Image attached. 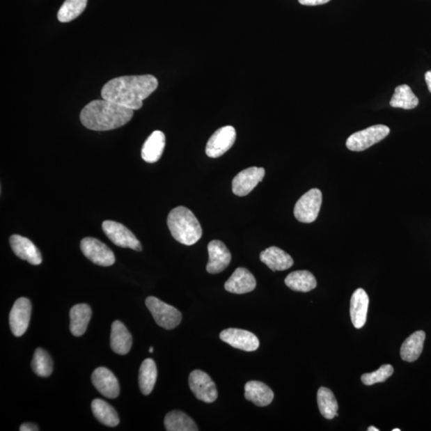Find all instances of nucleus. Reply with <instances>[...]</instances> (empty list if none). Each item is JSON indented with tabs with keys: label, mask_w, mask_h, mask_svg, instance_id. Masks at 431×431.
Returning a JSON list of instances; mask_svg holds the SVG:
<instances>
[{
	"label": "nucleus",
	"mask_w": 431,
	"mask_h": 431,
	"mask_svg": "<svg viewBox=\"0 0 431 431\" xmlns=\"http://www.w3.org/2000/svg\"><path fill=\"white\" fill-rule=\"evenodd\" d=\"M210 259L206 270L211 274H217L230 264L232 256L226 244L220 241H212L208 245Z\"/></svg>",
	"instance_id": "obj_15"
},
{
	"label": "nucleus",
	"mask_w": 431,
	"mask_h": 431,
	"mask_svg": "<svg viewBox=\"0 0 431 431\" xmlns=\"http://www.w3.org/2000/svg\"><path fill=\"white\" fill-rule=\"evenodd\" d=\"M92 383L98 392L108 399L119 395L120 387L116 376L106 368H98L92 374Z\"/></svg>",
	"instance_id": "obj_14"
},
{
	"label": "nucleus",
	"mask_w": 431,
	"mask_h": 431,
	"mask_svg": "<svg viewBox=\"0 0 431 431\" xmlns=\"http://www.w3.org/2000/svg\"><path fill=\"white\" fill-rule=\"evenodd\" d=\"M80 247L86 258L97 265L109 267L116 262L112 250L100 240L86 237L81 240Z\"/></svg>",
	"instance_id": "obj_8"
},
{
	"label": "nucleus",
	"mask_w": 431,
	"mask_h": 431,
	"mask_svg": "<svg viewBox=\"0 0 431 431\" xmlns=\"http://www.w3.org/2000/svg\"><path fill=\"white\" fill-rule=\"evenodd\" d=\"M244 397L258 407L269 406L274 399V393L269 386L259 381H249L244 386Z\"/></svg>",
	"instance_id": "obj_19"
},
{
	"label": "nucleus",
	"mask_w": 431,
	"mask_h": 431,
	"mask_svg": "<svg viewBox=\"0 0 431 431\" xmlns=\"http://www.w3.org/2000/svg\"><path fill=\"white\" fill-rule=\"evenodd\" d=\"M92 412L102 424L114 428L119 424L118 414L114 408L104 400L96 399L91 403Z\"/></svg>",
	"instance_id": "obj_26"
},
{
	"label": "nucleus",
	"mask_w": 431,
	"mask_h": 431,
	"mask_svg": "<svg viewBox=\"0 0 431 431\" xmlns=\"http://www.w3.org/2000/svg\"><path fill=\"white\" fill-rule=\"evenodd\" d=\"M425 83H427L428 84V90L431 93V70H429V72L425 73Z\"/></svg>",
	"instance_id": "obj_36"
},
{
	"label": "nucleus",
	"mask_w": 431,
	"mask_h": 431,
	"mask_svg": "<svg viewBox=\"0 0 431 431\" xmlns=\"http://www.w3.org/2000/svg\"><path fill=\"white\" fill-rule=\"evenodd\" d=\"M19 430L21 431H37L39 430V428L36 424L31 423H26L20 425Z\"/></svg>",
	"instance_id": "obj_35"
},
{
	"label": "nucleus",
	"mask_w": 431,
	"mask_h": 431,
	"mask_svg": "<svg viewBox=\"0 0 431 431\" xmlns=\"http://www.w3.org/2000/svg\"><path fill=\"white\" fill-rule=\"evenodd\" d=\"M149 352H150V353H152V352H154V347H150V349H149Z\"/></svg>",
	"instance_id": "obj_38"
},
{
	"label": "nucleus",
	"mask_w": 431,
	"mask_h": 431,
	"mask_svg": "<svg viewBox=\"0 0 431 431\" xmlns=\"http://www.w3.org/2000/svg\"><path fill=\"white\" fill-rule=\"evenodd\" d=\"M394 373V368L391 364L382 365V366L372 373L363 374L361 380L363 384L367 386L374 385L378 383H384Z\"/></svg>",
	"instance_id": "obj_33"
},
{
	"label": "nucleus",
	"mask_w": 431,
	"mask_h": 431,
	"mask_svg": "<svg viewBox=\"0 0 431 431\" xmlns=\"http://www.w3.org/2000/svg\"><path fill=\"white\" fill-rule=\"evenodd\" d=\"M87 0H65L58 13V19L61 23H68L84 13Z\"/></svg>",
	"instance_id": "obj_31"
},
{
	"label": "nucleus",
	"mask_w": 431,
	"mask_h": 431,
	"mask_svg": "<svg viewBox=\"0 0 431 431\" xmlns=\"http://www.w3.org/2000/svg\"><path fill=\"white\" fill-rule=\"evenodd\" d=\"M368 430V431H379V430L378 428H375V427H369Z\"/></svg>",
	"instance_id": "obj_37"
},
{
	"label": "nucleus",
	"mask_w": 431,
	"mask_h": 431,
	"mask_svg": "<svg viewBox=\"0 0 431 431\" xmlns=\"http://www.w3.org/2000/svg\"><path fill=\"white\" fill-rule=\"evenodd\" d=\"M158 86V81L151 75L123 76L108 81L102 89L103 100L130 110L137 111L143 102Z\"/></svg>",
	"instance_id": "obj_1"
},
{
	"label": "nucleus",
	"mask_w": 431,
	"mask_h": 431,
	"mask_svg": "<svg viewBox=\"0 0 431 431\" xmlns=\"http://www.w3.org/2000/svg\"><path fill=\"white\" fill-rule=\"evenodd\" d=\"M330 0H299V3L305 5V6H318L329 3Z\"/></svg>",
	"instance_id": "obj_34"
},
{
	"label": "nucleus",
	"mask_w": 431,
	"mask_h": 431,
	"mask_svg": "<svg viewBox=\"0 0 431 431\" xmlns=\"http://www.w3.org/2000/svg\"><path fill=\"white\" fill-rule=\"evenodd\" d=\"M102 230L107 237L118 247L131 249L138 252L143 250L137 237L123 224L106 221L102 223Z\"/></svg>",
	"instance_id": "obj_7"
},
{
	"label": "nucleus",
	"mask_w": 431,
	"mask_h": 431,
	"mask_svg": "<svg viewBox=\"0 0 431 431\" xmlns=\"http://www.w3.org/2000/svg\"><path fill=\"white\" fill-rule=\"evenodd\" d=\"M221 340L234 348L244 352L258 350L260 341L252 332L238 329H228L220 334Z\"/></svg>",
	"instance_id": "obj_13"
},
{
	"label": "nucleus",
	"mask_w": 431,
	"mask_h": 431,
	"mask_svg": "<svg viewBox=\"0 0 431 431\" xmlns=\"http://www.w3.org/2000/svg\"><path fill=\"white\" fill-rule=\"evenodd\" d=\"M369 297L363 288L354 291L350 304V315L352 324L356 329H361L366 324Z\"/></svg>",
	"instance_id": "obj_17"
},
{
	"label": "nucleus",
	"mask_w": 431,
	"mask_h": 431,
	"mask_svg": "<svg viewBox=\"0 0 431 431\" xmlns=\"http://www.w3.org/2000/svg\"><path fill=\"white\" fill-rule=\"evenodd\" d=\"M10 244L14 253L20 259L26 260L32 265H39L42 263L40 250L29 238L15 234L10 237Z\"/></svg>",
	"instance_id": "obj_16"
},
{
	"label": "nucleus",
	"mask_w": 431,
	"mask_h": 431,
	"mask_svg": "<svg viewBox=\"0 0 431 431\" xmlns=\"http://www.w3.org/2000/svg\"><path fill=\"white\" fill-rule=\"evenodd\" d=\"M167 224L172 236L185 245H193L203 237L198 218L187 207L179 206L169 214Z\"/></svg>",
	"instance_id": "obj_3"
},
{
	"label": "nucleus",
	"mask_w": 431,
	"mask_h": 431,
	"mask_svg": "<svg viewBox=\"0 0 431 431\" xmlns=\"http://www.w3.org/2000/svg\"><path fill=\"white\" fill-rule=\"evenodd\" d=\"M318 402L320 412L325 418L332 419L338 414V405L336 397L330 389L320 387L318 392Z\"/></svg>",
	"instance_id": "obj_29"
},
{
	"label": "nucleus",
	"mask_w": 431,
	"mask_h": 431,
	"mask_svg": "<svg viewBox=\"0 0 431 431\" xmlns=\"http://www.w3.org/2000/svg\"><path fill=\"white\" fill-rule=\"evenodd\" d=\"M111 347L118 354H127L132 347V336L121 321H114L111 327Z\"/></svg>",
	"instance_id": "obj_22"
},
{
	"label": "nucleus",
	"mask_w": 431,
	"mask_h": 431,
	"mask_svg": "<svg viewBox=\"0 0 431 431\" xmlns=\"http://www.w3.org/2000/svg\"><path fill=\"white\" fill-rule=\"evenodd\" d=\"M166 146V136L160 130L152 132L141 149V157L148 163L159 161Z\"/></svg>",
	"instance_id": "obj_21"
},
{
	"label": "nucleus",
	"mask_w": 431,
	"mask_h": 431,
	"mask_svg": "<svg viewBox=\"0 0 431 431\" xmlns=\"http://www.w3.org/2000/svg\"><path fill=\"white\" fill-rule=\"evenodd\" d=\"M168 431H198L194 420L182 412L173 411L166 414L164 421Z\"/></svg>",
	"instance_id": "obj_28"
},
{
	"label": "nucleus",
	"mask_w": 431,
	"mask_h": 431,
	"mask_svg": "<svg viewBox=\"0 0 431 431\" xmlns=\"http://www.w3.org/2000/svg\"><path fill=\"white\" fill-rule=\"evenodd\" d=\"M285 285L292 290L308 292L318 285L315 277L308 271H296L291 272L285 281Z\"/></svg>",
	"instance_id": "obj_25"
},
{
	"label": "nucleus",
	"mask_w": 431,
	"mask_h": 431,
	"mask_svg": "<svg viewBox=\"0 0 431 431\" xmlns=\"http://www.w3.org/2000/svg\"><path fill=\"white\" fill-rule=\"evenodd\" d=\"M31 367L33 372L41 377H48L53 372L52 359L45 349L37 348L33 356Z\"/></svg>",
	"instance_id": "obj_32"
},
{
	"label": "nucleus",
	"mask_w": 431,
	"mask_h": 431,
	"mask_svg": "<svg viewBox=\"0 0 431 431\" xmlns=\"http://www.w3.org/2000/svg\"><path fill=\"white\" fill-rule=\"evenodd\" d=\"M236 138V130L231 125H226L217 130L207 143L205 149L207 156L217 158L226 154L235 143Z\"/></svg>",
	"instance_id": "obj_10"
},
{
	"label": "nucleus",
	"mask_w": 431,
	"mask_h": 431,
	"mask_svg": "<svg viewBox=\"0 0 431 431\" xmlns=\"http://www.w3.org/2000/svg\"><path fill=\"white\" fill-rule=\"evenodd\" d=\"M265 175V169L260 167H250L240 172L233 180V194L239 196L248 195L263 181Z\"/></svg>",
	"instance_id": "obj_12"
},
{
	"label": "nucleus",
	"mask_w": 431,
	"mask_h": 431,
	"mask_svg": "<svg viewBox=\"0 0 431 431\" xmlns=\"http://www.w3.org/2000/svg\"><path fill=\"white\" fill-rule=\"evenodd\" d=\"M322 204V193L318 189H310L295 205L294 215L299 222L312 223L318 217Z\"/></svg>",
	"instance_id": "obj_6"
},
{
	"label": "nucleus",
	"mask_w": 431,
	"mask_h": 431,
	"mask_svg": "<svg viewBox=\"0 0 431 431\" xmlns=\"http://www.w3.org/2000/svg\"><path fill=\"white\" fill-rule=\"evenodd\" d=\"M260 259L274 272L287 270L290 269L294 264L290 255L275 246L270 247L261 252Z\"/></svg>",
	"instance_id": "obj_20"
},
{
	"label": "nucleus",
	"mask_w": 431,
	"mask_h": 431,
	"mask_svg": "<svg viewBox=\"0 0 431 431\" xmlns=\"http://www.w3.org/2000/svg\"><path fill=\"white\" fill-rule=\"evenodd\" d=\"M392 431H401V430L395 428V429H393Z\"/></svg>",
	"instance_id": "obj_39"
},
{
	"label": "nucleus",
	"mask_w": 431,
	"mask_h": 431,
	"mask_svg": "<svg viewBox=\"0 0 431 431\" xmlns=\"http://www.w3.org/2000/svg\"><path fill=\"white\" fill-rule=\"evenodd\" d=\"M157 378L156 363L152 359H146L139 370V386L141 393L148 395L154 390Z\"/></svg>",
	"instance_id": "obj_27"
},
{
	"label": "nucleus",
	"mask_w": 431,
	"mask_h": 431,
	"mask_svg": "<svg viewBox=\"0 0 431 431\" xmlns=\"http://www.w3.org/2000/svg\"><path fill=\"white\" fill-rule=\"evenodd\" d=\"M390 105L395 108H402L405 110H412L418 105V100L414 94L411 87L407 85L397 86L393 95Z\"/></svg>",
	"instance_id": "obj_30"
},
{
	"label": "nucleus",
	"mask_w": 431,
	"mask_h": 431,
	"mask_svg": "<svg viewBox=\"0 0 431 431\" xmlns=\"http://www.w3.org/2000/svg\"><path fill=\"white\" fill-rule=\"evenodd\" d=\"M255 277L244 268H238L225 283L226 290L234 294H245L254 290Z\"/></svg>",
	"instance_id": "obj_18"
},
{
	"label": "nucleus",
	"mask_w": 431,
	"mask_h": 431,
	"mask_svg": "<svg viewBox=\"0 0 431 431\" xmlns=\"http://www.w3.org/2000/svg\"><path fill=\"white\" fill-rule=\"evenodd\" d=\"M31 314V304L29 299H17L10 310L9 323L10 330L16 337L23 336L29 329Z\"/></svg>",
	"instance_id": "obj_11"
},
{
	"label": "nucleus",
	"mask_w": 431,
	"mask_h": 431,
	"mask_svg": "<svg viewBox=\"0 0 431 431\" xmlns=\"http://www.w3.org/2000/svg\"><path fill=\"white\" fill-rule=\"evenodd\" d=\"M92 315L89 305L80 304L75 305L70 312V330L73 336H83L88 327Z\"/></svg>",
	"instance_id": "obj_23"
},
{
	"label": "nucleus",
	"mask_w": 431,
	"mask_h": 431,
	"mask_svg": "<svg viewBox=\"0 0 431 431\" xmlns=\"http://www.w3.org/2000/svg\"><path fill=\"white\" fill-rule=\"evenodd\" d=\"M133 116V110L102 100L87 104L80 113V120L87 129L107 131L123 127Z\"/></svg>",
	"instance_id": "obj_2"
},
{
	"label": "nucleus",
	"mask_w": 431,
	"mask_h": 431,
	"mask_svg": "<svg viewBox=\"0 0 431 431\" xmlns=\"http://www.w3.org/2000/svg\"><path fill=\"white\" fill-rule=\"evenodd\" d=\"M147 308L154 318L156 323L166 330L175 329L182 320V315L179 311L155 297L146 299Z\"/></svg>",
	"instance_id": "obj_4"
},
{
	"label": "nucleus",
	"mask_w": 431,
	"mask_h": 431,
	"mask_svg": "<svg viewBox=\"0 0 431 431\" xmlns=\"http://www.w3.org/2000/svg\"><path fill=\"white\" fill-rule=\"evenodd\" d=\"M425 339L423 331H417L409 336L400 349L402 359L409 363L416 361L423 352Z\"/></svg>",
	"instance_id": "obj_24"
},
{
	"label": "nucleus",
	"mask_w": 431,
	"mask_h": 431,
	"mask_svg": "<svg viewBox=\"0 0 431 431\" xmlns=\"http://www.w3.org/2000/svg\"><path fill=\"white\" fill-rule=\"evenodd\" d=\"M189 385L196 399L207 403L217 400L218 393L210 376L201 370H194L189 377Z\"/></svg>",
	"instance_id": "obj_9"
},
{
	"label": "nucleus",
	"mask_w": 431,
	"mask_h": 431,
	"mask_svg": "<svg viewBox=\"0 0 431 431\" xmlns=\"http://www.w3.org/2000/svg\"><path fill=\"white\" fill-rule=\"evenodd\" d=\"M390 134V129L384 125H375L353 134L347 140L346 146L352 151H363L379 143Z\"/></svg>",
	"instance_id": "obj_5"
}]
</instances>
